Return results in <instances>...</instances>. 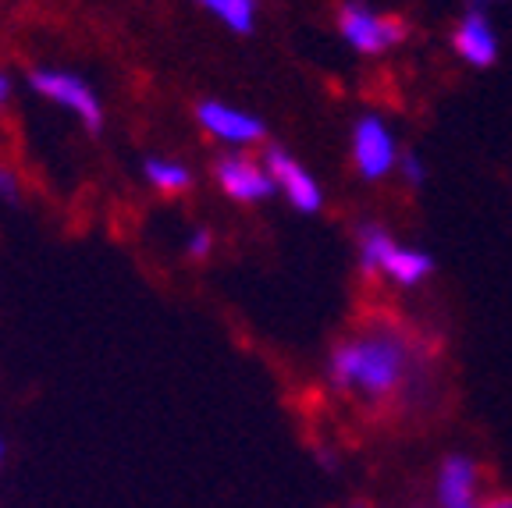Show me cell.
<instances>
[{
    "instance_id": "obj_3",
    "label": "cell",
    "mask_w": 512,
    "mask_h": 508,
    "mask_svg": "<svg viewBox=\"0 0 512 508\" xmlns=\"http://www.w3.org/2000/svg\"><path fill=\"white\" fill-rule=\"evenodd\" d=\"M338 29H342V40L349 43L356 54H384V50L395 47V43L406 36L402 22L377 15V11H370L360 0H349V4L338 11Z\"/></svg>"
},
{
    "instance_id": "obj_9",
    "label": "cell",
    "mask_w": 512,
    "mask_h": 508,
    "mask_svg": "<svg viewBox=\"0 0 512 508\" xmlns=\"http://www.w3.org/2000/svg\"><path fill=\"white\" fill-rule=\"evenodd\" d=\"M196 118L214 139H221L228 146H249L256 139H264V121H256L253 114L239 111V107L217 104V100H203L196 107Z\"/></svg>"
},
{
    "instance_id": "obj_6",
    "label": "cell",
    "mask_w": 512,
    "mask_h": 508,
    "mask_svg": "<svg viewBox=\"0 0 512 508\" xmlns=\"http://www.w3.org/2000/svg\"><path fill=\"white\" fill-rule=\"evenodd\" d=\"M438 508H480V466L463 452H452L434 477Z\"/></svg>"
},
{
    "instance_id": "obj_17",
    "label": "cell",
    "mask_w": 512,
    "mask_h": 508,
    "mask_svg": "<svg viewBox=\"0 0 512 508\" xmlns=\"http://www.w3.org/2000/svg\"><path fill=\"white\" fill-rule=\"evenodd\" d=\"M8 93H11V82L4 79V75H0V104H4V100H8Z\"/></svg>"
},
{
    "instance_id": "obj_13",
    "label": "cell",
    "mask_w": 512,
    "mask_h": 508,
    "mask_svg": "<svg viewBox=\"0 0 512 508\" xmlns=\"http://www.w3.org/2000/svg\"><path fill=\"white\" fill-rule=\"evenodd\" d=\"M399 171L406 175L409 185H424V178H427L424 164H420V157H416V153H406V157L399 160Z\"/></svg>"
},
{
    "instance_id": "obj_5",
    "label": "cell",
    "mask_w": 512,
    "mask_h": 508,
    "mask_svg": "<svg viewBox=\"0 0 512 508\" xmlns=\"http://www.w3.org/2000/svg\"><path fill=\"white\" fill-rule=\"evenodd\" d=\"M352 157H356V167L360 175L377 182L399 164V150H395V135L392 128L384 125L377 114H367L360 118V125L352 128Z\"/></svg>"
},
{
    "instance_id": "obj_15",
    "label": "cell",
    "mask_w": 512,
    "mask_h": 508,
    "mask_svg": "<svg viewBox=\"0 0 512 508\" xmlns=\"http://www.w3.org/2000/svg\"><path fill=\"white\" fill-rule=\"evenodd\" d=\"M0 199H18V178L11 167H0Z\"/></svg>"
},
{
    "instance_id": "obj_20",
    "label": "cell",
    "mask_w": 512,
    "mask_h": 508,
    "mask_svg": "<svg viewBox=\"0 0 512 508\" xmlns=\"http://www.w3.org/2000/svg\"><path fill=\"white\" fill-rule=\"evenodd\" d=\"M480 4H488V0H480Z\"/></svg>"
},
{
    "instance_id": "obj_16",
    "label": "cell",
    "mask_w": 512,
    "mask_h": 508,
    "mask_svg": "<svg viewBox=\"0 0 512 508\" xmlns=\"http://www.w3.org/2000/svg\"><path fill=\"white\" fill-rule=\"evenodd\" d=\"M480 508H512V498H491V501H484Z\"/></svg>"
},
{
    "instance_id": "obj_14",
    "label": "cell",
    "mask_w": 512,
    "mask_h": 508,
    "mask_svg": "<svg viewBox=\"0 0 512 508\" xmlns=\"http://www.w3.org/2000/svg\"><path fill=\"white\" fill-rule=\"evenodd\" d=\"M210 246H214V235H210L207 228H200V231H192L189 235V256H207L210 253Z\"/></svg>"
},
{
    "instance_id": "obj_4",
    "label": "cell",
    "mask_w": 512,
    "mask_h": 508,
    "mask_svg": "<svg viewBox=\"0 0 512 508\" xmlns=\"http://www.w3.org/2000/svg\"><path fill=\"white\" fill-rule=\"evenodd\" d=\"M32 89L47 96V100H54V104H61L64 111H72L89 132H100V125H104V107L89 89V82L79 79V75L43 68V72H32Z\"/></svg>"
},
{
    "instance_id": "obj_19",
    "label": "cell",
    "mask_w": 512,
    "mask_h": 508,
    "mask_svg": "<svg viewBox=\"0 0 512 508\" xmlns=\"http://www.w3.org/2000/svg\"><path fill=\"white\" fill-rule=\"evenodd\" d=\"M349 508H370V505H349Z\"/></svg>"
},
{
    "instance_id": "obj_11",
    "label": "cell",
    "mask_w": 512,
    "mask_h": 508,
    "mask_svg": "<svg viewBox=\"0 0 512 508\" xmlns=\"http://www.w3.org/2000/svg\"><path fill=\"white\" fill-rule=\"evenodd\" d=\"M200 8H207L221 25L232 32H249L256 22V0H196Z\"/></svg>"
},
{
    "instance_id": "obj_2",
    "label": "cell",
    "mask_w": 512,
    "mask_h": 508,
    "mask_svg": "<svg viewBox=\"0 0 512 508\" xmlns=\"http://www.w3.org/2000/svg\"><path fill=\"white\" fill-rule=\"evenodd\" d=\"M360 267L367 270V274H384V278L395 281V285L413 288L431 274L434 260L424 249L399 246L384 228L367 224V228L360 231Z\"/></svg>"
},
{
    "instance_id": "obj_18",
    "label": "cell",
    "mask_w": 512,
    "mask_h": 508,
    "mask_svg": "<svg viewBox=\"0 0 512 508\" xmlns=\"http://www.w3.org/2000/svg\"><path fill=\"white\" fill-rule=\"evenodd\" d=\"M0 462H4V441H0Z\"/></svg>"
},
{
    "instance_id": "obj_7",
    "label": "cell",
    "mask_w": 512,
    "mask_h": 508,
    "mask_svg": "<svg viewBox=\"0 0 512 508\" xmlns=\"http://www.w3.org/2000/svg\"><path fill=\"white\" fill-rule=\"evenodd\" d=\"M217 182L239 203H260V199H271L278 192L271 171L256 160L239 157V153H228V157L217 160Z\"/></svg>"
},
{
    "instance_id": "obj_10",
    "label": "cell",
    "mask_w": 512,
    "mask_h": 508,
    "mask_svg": "<svg viewBox=\"0 0 512 508\" xmlns=\"http://www.w3.org/2000/svg\"><path fill=\"white\" fill-rule=\"evenodd\" d=\"M452 47H456V54L463 57L466 64H473V68H491L498 57V36L488 18L480 15V11H470V15L459 22L456 36H452Z\"/></svg>"
},
{
    "instance_id": "obj_8",
    "label": "cell",
    "mask_w": 512,
    "mask_h": 508,
    "mask_svg": "<svg viewBox=\"0 0 512 508\" xmlns=\"http://www.w3.org/2000/svg\"><path fill=\"white\" fill-rule=\"evenodd\" d=\"M264 167L271 171L274 185L285 192V199L292 203V207L303 210V214L320 210V185L313 182V175L299 164L296 157H288L281 146H271V150L264 153Z\"/></svg>"
},
{
    "instance_id": "obj_1",
    "label": "cell",
    "mask_w": 512,
    "mask_h": 508,
    "mask_svg": "<svg viewBox=\"0 0 512 508\" xmlns=\"http://www.w3.org/2000/svg\"><path fill=\"white\" fill-rule=\"evenodd\" d=\"M409 370H413V349L392 327H374L352 342H342L328 363L331 384L367 402L392 398L406 384Z\"/></svg>"
},
{
    "instance_id": "obj_12",
    "label": "cell",
    "mask_w": 512,
    "mask_h": 508,
    "mask_svg": "<svg viewBox=\"0 0 512 508\" xmlns=\"http://www.w3.org/2000/svg\"><path fill=\"white\" fill-rule=\"evenodd\" d=\"M146 178H150V185L160 192H182V189H189V182H192L189 167L178 164V160H160V157L146 160Z\"/></svg>"
}]
</instances>
